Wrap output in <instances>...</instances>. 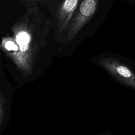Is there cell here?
<instances>
[{
  "instance_id": "3957f363",
  "label": "cell",
  "mask_w": 135,
  "mask_h": 135,
  "mask_svg": "<svg viewBox=\"0 0 135 135\" xmlns=\"http://www.w3.org/2000/svg\"><path fill=\"white\" fill-rule=\"evenodd\" d=\"M81 0H63L59 12L60 31L67 30Z\"/></svg>"
},
{
  "instance_id": "5b68a950",
  "label": "cell",
  "mask_w": 135,
  "mask_h": 135,
  "mask_svg": "<svg viewBox=\"0 0 135 135\" xmlns=\"http://www.w3.org/2000/svg\"><path fill=\"white\" fill-rule=\"evenodd\" d=\"M5 48L8 51H17L18 48L17 45L12 41H7L4 45Z\"/></svg>"
},
{
  "instance_id": "6da1fadb",
  "label": "cell",
  "mask_w": 135,
  "mask_h": 135,
  "mask_svg": "<svg viewBox=\"0 0 135 135\" xmlns=\"http://www.w3.org/2000/svg\"><path fill=\"white\" fill-rule=\"evenodd\" d=\"M99 0H81L67 28L68 42L73 40L94 14Z\"/></svg>"
},
{
  "instance_id": "277c9868",
  "label": "cell",
  "mask_w": 135,
  "mask_h": 135,
  "mask_svg": "<svg viewBox=\"0 0 135 135\" xmlns=\"http://www.w3.org/2000/svg\"><path fill=\"white\" fill-rule=\"evenodd\" d=\"M16 42L20 46V51L24 52L28 48V43L30 40V36L25 32H21L16 36Z\"/></svg>"
},
{
  "instance_id": "8992f818",
  "label": "cell",
  "mask_w": 135,
  "mask_h": 135,
  "mask_svg": "<svg viewBox=\"0 0 135 135\" xmlns=\"http://www.w3.org/2000/svg\"><path fill=\"white\" fill-rule=\"evenodd\" d=\"M3 115V105L1 101V100L0 99V124H1V122L2 120Z\"/></svg>"
},
{
  "instance_id": "7a4b0ae2",
  "label": "cell",
  "mask_w": 135,
  "mask_h": 135,
  "mask_svg": "<svg viewBox=\"0 0 135 135\" xmlns=\"http://www.w3.org/2000/svg\"><path fill=\"white\" fill-rule=\"evenodd\" d=\"M99 63L119 81L135 89V73L128 66L111 57H103Z\"/></svg>"
}]
</instances>
